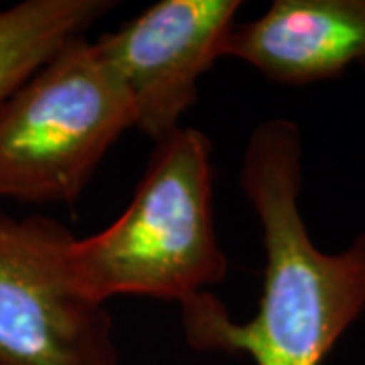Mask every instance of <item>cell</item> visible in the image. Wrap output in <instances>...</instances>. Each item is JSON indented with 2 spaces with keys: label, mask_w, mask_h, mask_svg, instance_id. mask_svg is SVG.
<instances>
[{
  "label": "cell",
  "mask_w": 365,
  "mask_h": 365,
  "mask_svg": "<svg viewBox=\"0 0 365 365\" xmlns=\"http://www.w3.org/2000/svg\"><path fill=\"white\" fill-rule=\"evenodd\" d=\"M240 9V0H160L93 41L130 100L134 128L155 143L181 128Z\"/></svg>",
  "instance_id": "5"
},
{
  "label": "cell",
  "mask_w": 365,
  "mask_h": 365,
  "mask_svg": "<svg viewBox=\"0 0 365 365\" xmlns=\"http://www.w3.org/2000/svg\"><path fill=\"white\" fill-rule=\"evenodd\" d=\"M76 235L0 209V365H122L108 309L71 287Z\"/></svg>",
  "instance_id": "4"
},
{
  "label": "cell",
  "mask_w": 365,
  "mask_h": 365,
  "mask_svg": "<svg viewBox=\"0 0 365 365\" xmlns=\"http://www.w3.org/2000/svg\"><path fill=\"white\" fill-rule=\"evenodd\" d=\"M116 6L112 0H21L0 9V104Z\"/></svg>",
  "instance_id": "7"
},
{
  "label": "cell",
  "mask_w": 365,
  "mask_h": 365,
  "mask_svg": "<svg viewBox=\"0 0 365 365\" xmlns=\"http://www.w3.org/2000/svg\"><path fill=\"white\" fill-rule=\"evenodd\" d=\"M222 57L280 86H309L365 63V0H276L232 29Z\"/></svg>",
  "instance_id": "6"
},
{
  "label": "cell",
  "mask_w": 365,
  "mask_h": 365,
  "mask_svg": "<svg viewBox=\"0 0 365 365\" xmlns=\"http://www.w3.org/2000/svg\"><path fill=\"white\" fill-rule=\"evenodd\" d=\"M302 158L294 120H262L250 134L240 182L262 225L258 311L234 323L211 292L185 302L182 329L193 349L246 353L256 365H321L365 313V232L339 252L314 244L300 209Z\"/></svg>",
  "instance_id": "1"
},
{
  "label": "cell",
  "mask_w": 365,
  "mask_h": 365,
  "mask_svg": "<svg viewBox=\"0 0 365 365\" xmlns=\"http://www.w3.org/2000/svg\"><path fill=\"white\" fill-rule=\"evenodd\" d=\"M67 268L81 299L153 297L185 304L227 276L213 217L211 143L181 126L157 143L128 207L90 237H76Z\"/></svg>",
  "instance_id": "2"
},
{
  "label": "cell",
  "mask_w": 365,
  "mask_h": 365,
  "mask_svg": "<svg viewBox=\"0 0 365 365\" xmlns=\"http://www.w3.org/2000/svg\"><path fill=\"white\" fill-rule=\"evenodd\" d=\"M361 69H364V71H365V63H364V66H361Z\"/></svg>",
  "instance_id": "8"
},
{
  "label": "cell",
  "mask_w": 365,
  "mask_h": 365,
  "mask_svg": "<svg viewBox=\"0 0 365 365\" xmlns=\"http://www.w3.org/2000/svg\"><path fill=\"white\" fill-rule=\"evenodd\" d=\"M132 126L130 100L96 43L71 39L0 104V199L76 203Z\"/></svg>",
  "instance_id": "3"
}]
</instances>
